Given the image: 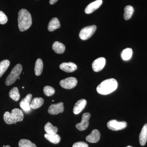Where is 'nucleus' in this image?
Returning <instances> with one entry per match:
<instances>
[{"label": "nucleus", "instance_id": "c756f323", "mask_svg": "<svg viewBox=\"0 0 147 147\" xmlns=\"http://www.w3.org/2000/svg\"><path fill=\"white\" fill-rule=\"evenodd\" d=\"M72 147H88V145L85 142H79L74 143Z\"/></svg>", "mask_w": 147, "mask_h": 147}, {"label": "nucleus", "instance_id": "a878e982", "mask_svg": "<svg viewBox=\"0 0 147 147\" xmlns=\"http://www.w3.org/2000/svg\"><path fill=\"white\" fill-rule=\"evenodd\" d=\"M10 65V62L8 60H4L0 62V77L3 76L7 70Z\"/></svg>", "mask_w": 147, "mask_h": 147}, {"label": "nucleus", "instance_id": "c85d7f7f", "mask_svg": "<svg viewBox=\"0 0 147 147\" xmlns=\"http://www.w3.org/2000/svg\"><path fill=\"white\" fill-rule=\"evenodd\" d=\"M7 16L1 11H0V24H5L7 22Z\"/></svg>", "mask_w": 147, "mask_h": 147}, {"label": "nucleus", "instance_id": "a211bd4d", "mask_svg": "<svg viewBox=\"0 0 147 147\" xmlns=\"http://www.w3.org/2000/svg\"><path fill=\"white\" fill-rule=\"evenodd\" d=\"M52 48L55 53L59 54H63L65 52V46L63 43L59 41H55L54 42Z\"/></svg>", "mask_w": 147, "mask_h": 147}, {"label": "nucleus", "instance_id": "9b49d317", "mask_svg": "<svg viewBox=\"0 0 147 147\" xmlns=\"http://www.w3.org/2000/svg\"><path fill=\"white\" fill-rule=\"evenodd\" d=\"M32 97V94H29L20 102V107L25 112H28L30 110V102Z\"/></svg>", "mask_w": 147, "mask_h": 147}, {"label": "nucleus", "instance_id": "6ab92c4d", "mask_svg": "<svg viewBox=\"0 0 147 147\" xmlns=\"http://www.w3.org/2000/svg\"><path fill=\"white\" fill-rule=\"evenodd\" d=\"M44 103V99L42 98L36 97L33 99L30 103V107L34 110L40 108Z\"/></svg>", "mask_w": 147, "mask_h": 147}, {"label": "nucleus", "instance_id": "6e6552de", "mask_svg": "<svg viewBox=\"0 0 147 147\" xmlns=\"http://www.w3.org/2000/svg\"><path fill=\"white\" fill-rule=\"evenodd\" d=\"M91 117L90 113H84L82 115V121L80 123L76 124V128L79 131H84L88 128L89 125V120Z\"/></svg>", "mask_w": 147, "mask_h": 147}, {"label": "nucleus", "instance_id": "7c9ffc66", "mask_svg": "<svg viewBox=\"0 0 147 147\" xmlns=\"http://www.w3.org/2000/svg\"><path fill=\"white\" fill-rule=\"evenodd\" d=\"M58 0H50V4L51 5H53L54 4H55V3L57 2Z\"/></svg>", "mask_w": 147, "mask_h": 147}, {"label": "nucleus", "instance_id": "39448f33", "mask_svg": "<svg viewBox=\"0 0 147 147\" xmlns=\"http://www.w3.org/2000/svg\"><path fill=\"white\" fill-rule=\"evenodd\" d=\"M96 29V26L95 25L85 27L80 31L79 37L83 40L89 39L94 33Z\"/></svg>", "mask_w": 147, "mask_h": 147}, {"label": "nucleus", "instance_id": "4468645a", "mask_svg": "<svg viewBox=\"0 0 147 147\" xmlns=\"http://www.w3.org/2000/svg\"><path fill=\"white\" fill-rule=\"evenodd\" d=\"M59 67L62 70L68 73L73 72L77 68V65L72 62L63 63L61 64Z\"/></svg>", "mask_w": 147, "mask_h": 147}, {"label": "nucleus", "instance_id": "473e14b6", "mask_svg": "<svg viewBox=\"0 0 147 147\" xmlns=\"http://www.w3.org/2000/svg\"><path fill=\"white\" fill-rule=\"evenodd\" d=\"M126 147H132V146H127Z\"/></svg>", "mask_w": 147, "mask_h": 147}, {"label": "nucleus", "instance_id": "f03ea898", "mask_svg": "<svg viewBox=\"0 0 147 147\" xmlns=\"http://www.w3.org/2000/svg\"><path fill=\"white\" fill-rule=\"evenodd\" d=\"M117 87V80L112 78L106 79L101 82L97 87L96 90L100 94L107 95L115 91Z\"/></svg>", "mask_w": 147, "mask_h": 147}, {"label": "nucleus", "instance_id": "b1692460", "mask_svg": "<svg viewBox=\"0 0 147 147\" xmlns=\"http://www.w3.org/2000/svg\"><path fill=\"white\" fill-rule=\"evenodd\" d=\"M134 9L131 5H127L125 7L124 18L125 20L130 19L134 13Z\"/></svg>", "mask_w": 147, "mask_h": 147}, {"label": "nucleus", "instance_id": "aec40b11", "mask_svg": "<svg viewBox=\"0 0 147 147\" xmlns=\"http://www.w3.org/2000/svg\"><path fill=\"white\" fill-rule=\"evenodd\" d=\"M43 64L42 60L38 59L36 62L35 65L34 71L36 75L40 76L42 73L43 70Z\"/></svg>", "mask_w": 147, "mask_h": 147}, {"label": "nucleus", "instance_id": "20e7f679", "mask_svg": "<svg viewBox=\"0 0 147 147\" xmlns=\"http://www.w3.org/2000/svg\"><path fill=\"white\" fill-rule=\"evenodd\" d=\"M22 69V65L20 64H18L15 65L6 79V85L7 86H10L16 82V80L19 78Z\"/></svg>", "mask_w": 147, "mask_h": 147}, {"label": "nucleus", "instance_id": "cd10ccee", "mask_svg": "<svg viewBox=\"0 0 147 147\" xmlns=\"http://www.w3.org/2000/svg\"><path fill=\"white\" fill-rule=\"evenodd\" d=\"M43 92L44 94L47 96H50L53 95L55 93V89L50 86H46L43 88Z\"/></svg>", "mask_w": 147, "mask_h": 147}, {"label": "nucleus", "instance_id": "423d86ee", "mask_svg": "<svg viewBox=\"0 0 147 147\" xmlns=\"http://www.w3.org/2000/svg\"><path fill=\"white\" fill-rule=\"evenodd\" d=\"M127 123L125 121H118L116 120H112L108 122L107 127L113 131L122 130L126 127Z\"/></svg>", "mask_w": 147, "mask_h": 147}, {"label": "nucleus", "instance_id": "72a5a7b5", "mask_svg": "<svg viewBox=\"0 0 147 147\" xmlns=\"http://www.w3.org/2000/svg\"><path fill=\"white\" fill-rule=\"evenodd\" d=\"M3 147H5V146H3Z\"/></svg>", "mask_w": 147, "mask_h": 147}, {"label": "nucleus", "instance_id": "7ed1b4c3", "mask_svg": "<svg viewBox=\"0 0 147 147\" xmlns=\"http://www.w3.org/2000/svg\"><path fill=\"white\" fill-rule=\"evenodd\" d=\"M24 118V113L18 108L13 109L11 113L6 112L3 115L4 120L7 124H11L16 123L17 122L22 121Z\"/></svg>", "mask_w": 147, "mask_h": 147}, {"label": "nucleus", "instance_id": "5701e85b", "mask_svg": "<svg viewBox=\"0 0 147 147\" xmlns=\"http://www.w3.org/2000/svg\"><path fill=\"white\" fill-rule=\"evenodd\" d=\"M133 54V51L130 48H127L123 50L121 53V57L124 61H128L131 59Z\"/></svg>", "mask_w": 147, "mask_h": 147}, {"label": "nucleus", "instance_id": "f3484780", "mask_svg": "<svg viewBox=\"0 0 147 147\" xmlns=\"http://www.w3.org/2000/svg\"><path fill=\"white\" fill-rule=\"evenodd\" d=\"M61 27L60 23L57 18H52L49 22L48 26V30L49 31L53 32L57 29Z\"/></svg>", "mask_w": 147, "mask_h": 147}, {"label": "nucleus", "instance_id": "f8f14e48", "mask_svg": "<svg viewBox=\"0 0 147 147\" xmlns=\"http://www.w3.org/2000/svg\"><path fill=\"white\" fill-rule=\"evenodd\" d=\"M102 3V0H96L93 2L90 3L85 9V12L87 14L92 13L95 10L100 7Z\"/></svg>", "mask_w": 147, "mask_h": 147}, {"label": "nucleus", "instance_id": "2eb2a0df", "mask_svg": "<svg viewBox=\"0 0 147 147\" xmlns=\"http://www.w3.org/2000/svg\"><path fill=\"white\" fill-rule=\"evenodd\" d=\"M87 101L86 99H80L75 103L73 108V113L75 115H78L82 112L86 107Z\"/></svg>", "mask_w": 147, "mask_h": 147}, {"label": "nucleus", "instance_id": "ddd939ff", "mask_svg": "<svg viewBox=\"0 0 147 147\" xmlns=\"http://www.w3.org/2000/svg\"><path fill=\"white\" fill-rule=\"evenodd\" d=\"M100 133L99 131L97 129H94L89 135L87 136L86 140L90 143H97L100 139Z\"/></svg>", "mask_w": 147, "mask_h": 147}, {"label": "nucleus", "instance_id": "4be33fe9", "mask_svg": "<svg viewBox=\"0 0 147 147\" xmlns=\"http://www.w3.org/2000/svg\"><path fill=\"white\" fill-rule=\"evenodd\" d=\"M44 129L47 134H57L58 130L57 127L53 126L50 122L47 123L45 125Z\"/></svg>", "mask_w": 147, "mask_h": 147}, {"label": "nucleus", "instance_id": "2f4dec72", "mask_svg": "<svg viewBox=\"0 0 147 147\" xmlns=\"http://www.w3.org/2000/svg\"><path fill=\"white\" fill-rule=\"evenodd\" d=\"M5 147H11L10 146H9V145H7V146H6Z\"/></svg>", "mask_w": 147, "mask_h": 147}, {"label": "nucleus", "instance_id": "0eeeda50", "mask_svg": "<svg viewBox=\"0 0 147 147\" xmlns=\"http://www.w3.org/2000/svg\"><path fill=\"white\" fill-rule=\"evenodd\" d=\"M77 84V80L73 77H68L61 80L60 82V85L63 88L71 89L74 88Z\"/></svg>", "mask_w": 147, "mask_h": 147}, {"label": "nucleus", "instance_id": "bb28decb", "mask_svg": "<svg viewBox=\"0 0 147 147\" xmlns=\"http://www.w3.org/2000/svg\"><path fill=\"white\" fill-rule=\"evenodd\" d=\"M19 147H37L36 145L28 139H22L18 142Z\"/></svg>", "mask_w": 147, "mask_h": 147}, {"label": "nucleus", "instance_id": "393cba45", "mask_svg": "<svg viewBox=\"0 0 147 147\" xmlns=\"http://www.w3.org/2000/svg\"><path fill=\"white\" fill-rule=\"evenodd\" d=\"M9 97L14 101H17L20 99V95L18 88L14 87L9 92Z\"/></svg>", "mask_w": 147, "mask_h": 147}, {"label": "nucleus", "instance_id": "412c9836", "mask_svg": "<svg viewBox=\"0 0 147 147\" xmlns=\"http://www.w3.org/2000/svg\"><path fill=\"white\" fill-rule=\"evenodd\" d=\"M44 137L47 140L54 144H57L60 142L61 137L57 134H49L47 133L45 134Z\"/></svg>", "mask_w": 147, "mask_h": 147}, {"label": "nucleus", "instance_id": "1a4fd4ad", "mask_svg": "<svg viewBox=\"0 0 147 147\" xmlns=\"http://www.w3.org/2000/svg\"><path fill=\"white\" fill-rule=\"evenodd\" d=\"M64 110L63 103L60 102L57 104H52L48 109V113L50 115H57L63 113Z\"/></svg>", "mask_w": 147, "mask_h": 147}, {"label": "nucleus", "instance_id": "dca6fc26", "mask_svg": "<svg viewBox=\"0 0 147 147\" xmlns=\"http://www.w3.org/2000/svg\"><path fill=\"white\" fill-rule=\"evenodd\" d=\"M139 143L141 146L146 145L147 141V123L145 124L143 126L139 137Z\"/></svg>", "mask_w": 147, "mask_h": 147}, {"label": "nucleus", "instance_id": "9d476101", "mask_svg": "<svg viewBox=\"0 0 147 147\" xmlns=\"http://www.w3.org/2000/svg\"><path fill=\"white\" fill-rule=\"evenodd\" d=\"M106 60L104 57H100L94 61L92 64V67L94 71L98 72L101 71L105 66Z\"/></svg>", "mask_w": 147, "mask_h": 147}, {"label": "nucleus", "instance_id": "f257e3e1", "mask_svg": "<svg viewBox=\"0 0 147 147\" xmlns=\"http://www.w3.org/2000/svg\"><path fill=\"white\" fill-rule=\"evenodd\" d=\"M18 21L19 30L21 32L25 31L31 26V15L26 9H22L18 12Z\"/></svg>", "mask_w": 147, "mask_h": 147}]
</instances>
